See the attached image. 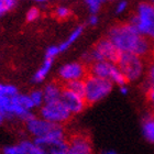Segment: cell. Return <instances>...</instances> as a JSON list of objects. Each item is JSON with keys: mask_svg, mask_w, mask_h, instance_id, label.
<instances>
[{"mask_svg": "<svg viewBox=\"0 0 154 154\" xmlns=\"http://www.w3.org/2000/svg\"><path fill=\"white\" fill-rule=\"evenodd\" d=\"M107 38L112 42L120 54L128 53L144 60L154 57V42L140 34L130 22L112 26Z\"/></svg>", "mask_w": 154, "mask_h": 154, "instance_id": "obj_1", "label": "cell"}, {"mask_svg": "<svg viewBox=\"0 0 154 154\" xmlns=\"http://www.w3.org/2000/svg\"><path fill=\"white\" fill-rule=\"evenodd\" d=\"M111 82L88 74L84 79V94L87 105H95L109 96L113 89Z\"/></svg>", "mask_w": 154, "mask_h": 154, "instance_id": "obj_2", "label": "cell"}, {"mask_svg": "<svg viewBox=\"0 0 154 154\" xmlns=\"http://www.w3.org/2000/svg\"><path fill=\"white\" fill-rule=\"evenodd\" d=\"M117 65L125 76L127 83L139 82L146 73L145 60L133 54H128V53L120 54L117 61Z\"/></svg>", "mask_w": 154, "mask_h": 154, "instance_id": "obj_3", "label": "cell"}, {"mask_svg": "<svg viewBox=\"0 0 154 154\" xmlns=\"http://www.w3.org/2000/svg\"><path fill=\"white\" fill-rule=\"evenodd\" d=\"M129 22L134 26L140 34L154 42V7L151 2L140 3Z\"/></svg>", "mask_w": 154, "mask_h": 154, "instance_id": "obj_4", "label": "cell"}, {"mask_svg": "<svg viewBox=\"0 0 154 154\" xmlns=\"http://www.w3.org/2000/svg\"><path fill=\"white\" fill-rule=\"evenodd\" d=\"M119 56H120V53L112 44V42L108 38H103L97 42L91 50L87 51L83 55L82 62L88 67L90 64H93L95 62L108 61L117 63Z\"/></svg>", "mask_w": 154, "mask_h": 154, "instance_id": "obj_5", "label": "cell"}, {"mask_svg": "<svg viewBox=\"0 0 154 154\" xmlns=\"http://www.w3.org/2000/svg\"><path fill=\"white\" fill-rule=\"evenodd\" d=\"M88 74L109 80L118 87L127 84V80L120 71V68L118 67L117 63H112V62H95L88 66Z\"/></svg>", "mask_w": 154, "mask_h": 154, "instance_id": "obj_6", "label": "cell"}, {"mask_svg": "<svg viewBox=\"0 0 154 154\" xmlns=\"http://www.w3.org/2000/svg\"><path fill=\"white\" fill-rule=\"evenodd\" d=\"M38 116L53 125H66L73 118V116L61 100L44 103V105L38 109Z\"/></svg>", "mask_w": 154, "mask_h": 154, "instance_id": "obj_7", "label": "cell"}, {"mask_svg": "<svg viewBox=\"0 0 154 154\" xmlns=\"http://www.w3.org/2000/svg\"><path fill=\"white\" fill-rule=\"evenodd\" d=\"M88 75V67L83 62L73 61L61 65L57 69V79L63 86L75 80H84Z\"/></svg>", "mask_w": 154, "mask_h": 154, "instance_id": "obj_8", "label": "cell"}, {"mask_svg": "<svg viewBox=\"0 0 154 154\" xmlns=\"http://www.w3.org/2000/svg\"><path fill=\"white\" fill-rule=\"evenodd\" d=\"M67 154H95L89 137L83 132L68 135Z\"/></svg>", "mask_w": 154, "mask_h": 154, "instance_id": "obj_9", "label": "cell"}, {"mask_svg": "<svg viewBox=\"0 0 154 154\" xmlns=\"http://www.w3.org/2000/svg\"><path fill=\"white\" fill-rule=\"evenodd\" d=\"M24 125H26V132L34 140V139H40L46 137L54 129V127L56 125H53L51 122L46 121L43 118H41L40 116L33 115L29 120H26L24 122Z\"/></svg>", "mask_w": 154, "mask_h": 154, "instance_id": "obj_10", "label": "cell"}, {"mask_svg": "<svg viewBox=\"0 0 154 154\" xmlns=\"http://www.w3.org/2000/svg\"><path fill=\"white\" fill-rule=\"evenodd\" d=\"M64 87V86H63ZM61 101L64 103V106L68 109L72 116H77L82 113L88 106L85 101L83 95L76 94L74 91L64 88L61 96Z\"/></svg>", "mask_w": 154, "mask_h": 154, "instance_id": "obj_11", "label": "cell"}, {"mask_svg": "<svg viewBox=\"0 0 154 154\" xmlns=\"http://www.w3.org/2000/svg\"><path fill=\"white\" fill-rule=\"evenodd\" d=\"M64 87L58 82H50L43 87V96H44V103H53L61 100L62 93Z\"/></svg>", "mask_w": 154, "mask_h": 154, "instance_id": "obj_12", "label": "cell"}, {"mask_svg": "<svg viewBox=\"0 0 154 154\" xmlns=\"http://www.w3.org/2000/svg\"><path fill=\"white\" fill-rule=\"evenodd\" d=\"M84 30H85V26H77L76 28H74V29L72 30L71 33L67 35V38L57 45L60 53H64V52L67 51L68 48H71L72 45L74 44V43H76L79 40L80 36L83 35Z\"/></svg>", "mask_w": 154, "mask_h": 154, "instance_id": "obj_13", "label": "cell"}, {"mask_svg": "<svg viewBox=\"0 0 154 154\" xmlns=\"http://www.w3.org/2000/svg\"><path fill=\"white\" fill-rule=\"evenodd\" d=\"M53 65H54V60L51 58H44L43 63L41 64V66L38 68V71L34 73L32 77V82L34 84H42L46 79V77L48 76V74L51 73V71L53 69Z\"/></svg>", "mask_w": 154, "mask_h": 154, "instance_id": "obj_14", "label": "cell"}, {"mask_svg": "<svg viewBox=\"0 0 154 154\" xmlns=\"http://www.w3.org/2000/svg\"><path fill=\"white\" fill-rule=\"evenodd\" d=\"M11 101L13 103H17V105H19L21 106L22 108L24 109L29 110V111H33V110L35 109L34 108V105H33L32 100L30 98L29 94H20L18 93L16 96L11 97Z\"/></svg>", "mask_w": 154, "mask_h": 154, "instance_id": "obj_15", "label": "cell"}, {"mask_svg": "<svg viewBox=\"0 0 154 154\" xmlns=\"http://www.w3.org/2000/svg\"><path fill=\"white\" fill-rule=\"evenodd\" d=\"M142 133L148 142L154 144V122L150 116L143 120L142 123Z\"/></svg>", "mask_w": 154, "mask_h": 154, "instance_id": "obj_16", "label": "cell"}, {"mask_svg": "<svg viewBox=\"0 0 154 154\" xmlns=\"http://www.w3.org/2000/svg\"><path fill=\"white\" fill-rule=\"evenodd\" d=\"M54 17L58 20H68L72 17V10L69 7L64 6V5H60L54 9Z\"/></svg>", "mask_w": 154, "mask_h": 154, "instance_id": "obj_17", "label": "cell"}, {"mask_svg": "<svg viewBox=\"0 0 154 154\" xmlns=\"http://www.w3.org/2000/svg\"><path fill=\"white\" fill-rule=\"evenodd\" d=\"M2 154H28L26 146L23 145L22 141L17 144L7 145L2 149Z\"/></svg>", "mask_w": 154, "mask_h": 154, "instance_id": "obj_18", "label": "cell"}, {"mask_svg": "<svg viewBox=\"0 0 154 154\" xmlns=\"http://www.w3.org/2000/svg\"><path fill=\"white\" fill-rule=\"evenodd\" d=\"M29 96L32 100L34 108H41L44 105V96H43V91L42 89H33L32 91L29 93Z\"/></svg>", "mask_w": 154, "mask_h": 154, "instance_id": "obj_19", "label": "cell"}, {"mask_svg": "<svg viewBox=\"0 0 154 154\" xmlns=\"http://www.w3.org/2000/svg\"><path fill=\"white\" fill-rule=\"evenodd\" d=\"M105 0H84L85 6L87 7L90 14H97L103 7Z\"/></svg>", "mask_w": 154, "mask_h": 154, "instance_id": "obj_20", "label": "cell"}, {"mask_svg": "<svg viewBox=\"0 0 154 154\" xmlns=\"http://www.w3.org/2000/svg\"><path fill=\"white\" fill-rule=\"evenodd\" d=\"M18 93H19V91H18V88H17L14 85L0 83V96H6V97H10V98H11V97L16 96Z\"/></svg>", "mask_w": 154, "mask_h": 154, "instance_id": "obj_21", "label": "cell"}, {"mask_svg": "<svg viewBox=\"0 0 154 154\" xmlns=\"http://www.w3.org/2000/svg\"><path fill=\"white\" fill-rule=\"evenodd\" d=\"M18 0H0V17L5 16L17 7Z\"/></svg>", "mask_w": 154, "mask_h": 154, "instance_id": "obj_22", "label": "cell"}, {"mask_svg": "<svg viewBox=\"0 0 154 154\" xmlns=\"http://www.w3.org/2000/svg\"><path fill=\"white\" fill-rule=\"evenodd\" d=\"M64 88L74 91L76 94L83 95L84 94V80H75V82H71V83L64 85Z\"/></svg>", "mask_w": 154, "mask_h": 154, "instance_id": "obj_23", "label": "cell"}, {"mask_svg": "<svg viewBox=\"0 0 154 154\" xmlns=\"http://www.w3.org/2000/svg\"><path fill=\"white\" fill-rule=\"evenodd\" d=\"M41 17V10L38 7H31L26 13V19L28 22H35Z\"/></svg>", "mask_w": 154, "mask_h": 154, "instance_id": "obj_24", "label": "cell"}, {"mask_svg": "<svg viewBox=\"0 0 154 154\" xmlns=\"http://www.w3.org/2000/svg\"><path fill=\"white\" fill-rule=\"evenodd\" d=\"M146 79H148L149 85L154 84V57L151 58V61L146 65Z\"/></svg>", "mask_w": 154, "mask_h": 154, "instance_id": "obj_25", "label": "cell"}, {"mask_svg": "<svg viewBox=\"0 0 154 154\" xmlns=\"http://www.w3.org/2000/svg\"><path fill=\"white\" fill-rule=\"evenodd\" d=\"M60 53V50H58L57 45H51L46 48L45 51V58H51V60H55V57L57 56Z\"/></svg>", "mask_w": 154, "mask_h": 154, "instance_id": "obj_26", "label": "cell"}, {"mask_svg": "<svg viewBox=\"0 0 154 154\" xmlns=\"http://www.w3.org/2000/svg\"><path fill=\"white\" fill-rule=\"evenodd\" d=\"M128 10V1L127 0H119L115 8V12L117 14H122Z\"/></svg>", "mask_w": 154, "mask_h": 154, "instance_id": "obj_27", "label": "cell"}, {"mask_svg": "<svg viewBox=\"0 0 154 154\" xmlns=\"http://www.w3.org/2000/svg\"><path fill=\"white\" fill-rule=\"evenodd\" d=\"M146 99H148L149 105L154 110V84L148 86V89H146Z\"/></svg>", "mask_w": 154, "mask_h": 154, "instance_id": "obj_28", "label": "cell"}, {"mask_svg": "<svg viewBox=\"0 0 154 154\" xmlns=\"http://www.w3.org/2000/svg\"><path fill=\"white\" fill-rule=\"evenodd\" d=\"M87 23L90 26H96L99 23V17L97 16V14H90L88 17V19H87Z\"/></svg>", "mask_w": 154, "mask_h": 154, "instance_id": "obj_29", "label": "cell"}, {"mask_svg": "<svg viewBox=\"0 0 154 154\" xmlns=\"http://www.w3.org/2000/svg\"><path fill=\"white\" fill-rule=\"evenodd\" d=\"M129 91H130V89H129V87L127 86V84L119 86V93L121 94L122 96H127L129 94Z\"/></svg>", "mask_w": 154, "mask_h": 154, "instance_id": "obj_30", "label": "cell"}, {"mask_svg": "<svg viewBox=\"0 0 154 154\" xmlns=\"http://www.w3.org/2000/svg\"><path fill=\"white\" fill-rule=\"evenodd\" d=\"M7 120H8V115L5 110L0 108V125H2Z\"/></svg>", "mask_w": 154, "mask_h": 154, "instance_id": "obj_31", "label": "cell"}, {"mask_svg": "<svg viewBox=\"0 0 154 154\" xmlns=\"http://www.w3.org/2000/svg\"><path fill=\"white\" fill-rule=\"evenodd\" d=\"M101 154H118L116 151H112V150H108V151H105L103 152Z\"/></svg>", "mask_w": 154, "mask_h": 154, "instance_id": "obj_32", "label": "cell"}, {"mask_svg": "<svg viewBox=\"0 0 154 154\" xmlns=\"http://www.w3.org/2000/svg\"><path fill=\"white\" fill-rule=\"evenodd\" d=\"M150 117H151V119L153 120V122H154V110H153V112H152L151 115H150Z\"/></svg>", "mask_w": 154, "mask_h": 154, "instance_id": "obj_33", "label": "cell"}, {"mask_svg": "<svg viewBox=\"0 0 154 154\" xmlns=\"http://www.w3.org/2000/svg\"><path fill=\"white\" fill-rule=\"evenodd\" d=\"M151 3H152V6L154 7V0H151Z\"/></svg>", "mask_w": 154, "mask_h": 154, "instance_id": "obj_34", "label": "cell"}, {"mask_svg": "<svg viewBox=\"0 0 154 154\" xmlns=\"http://www.w3.org/2000/svg\"><path fill=\"white\" fill-rule=\"evenodd\" d=\"M118 1H119V0H118Z\"/></svg>", "mask_w": 154, "mask_h": 154, "instance_id": "obj_35", "label": "cell"}]
</instances>
